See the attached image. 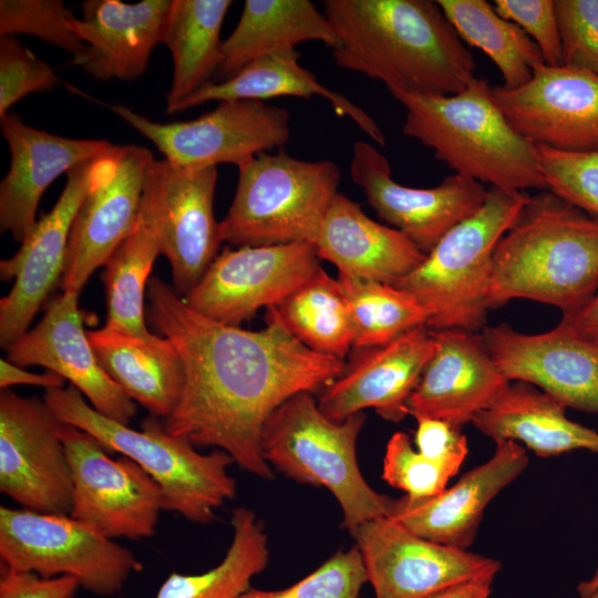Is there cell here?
Listing matches in <instances>:
<instances>
[{"mask_svg":"<svg viewBox=\"0 0 598 598\" xmlns=\"http://www.w3.org/2000/svg\"><path fill=\"white\" fill-rule=\"evenodd\" d=\"M148 318L176 348L183 389L164 426L197 448L226 452L246 472L272 480L261 454L264 425L291 396L320 393L338 379L343 359L316 352L285 326L276 307L258 331L213 320L195 311L158 277L146 291Z\"/></svg>","mask_w":598,"mask_h":598,"instance_id":"1","label":"cell"},{"mask_svg":"<svg viewBox=\"0 0 598 598\" xmlns=\"http://www.w3.org/2000/svg\"><path fill=\"white\" fill-rule=\"evenodd\" d=\"M323 13L340 40L336 65L389 92L453 95L476 78L473 54L436 1L324 0Z\"/></svg>","mask_w":598,"mask_h":598,"instance_id":"2","label":"cell"},{"mask_svg":"<svg viewBox=\"0 0 598 598\" xmlns=\"http://www.w3.org/2000/svg\"><path fill=\"white\" fill-rule=\"evenodd\" d=\"M598 289V217L539 190L498 240L488 309L529 299L573 310Z\"/></svg>","mask_w":598,"mask_h":598,"instance_id":"3","label":"cell"},{"mask_svg":"<svg viewBox=\"0 0 598 598\" xmlns=\"http://www.w3.org/2000/svg\"><path fill=\"white\" fill-rule=\"evenodd\" d=\"M390 93L405 110L403 134L456 174L511 192L547 189L536 145L509 124L487 80L453 95Z\"/></svg>","mask_w":598,"mask_h":598,"instance_id":"4","label":"cell"},{"mask_svg":"<svg viewBox=\"0 0 598 598\" xmlns=\"http://www.w3.org/2000/svg\"><path fill=\"white\" fill-rule=\"evenodd\" d=\"M44 401L58 419L99 440L110 452L136 462L161 486L165 511L190 523L209 524L237 493L228 473L235 462L224 451L202 453L186 437L173 435L148 415L141 430L97 412L73 385L45 390Z\"/></svg>","mask_w":598,"mask_h":598,"instance_id":"5","label":"cell"},{"mask_svg":"<svg viewBox=\"0 0 598 598\" xmlns=\"http://www.w3.org/2000/svg\"><path fill=\"white\" fill-rule=\"evenodd\" d=\"M364 421L362 412L332 421L312 393L301 392L271 413L260 440L261 454L272 470L334 496L341 526L350 534L369 520L390 516L394 505L369 485L358 465L355 445Z\"/></svg>","mask_w":598,"mask_h":598,"instance_id":"6","label":"cell"},{"mask_svg":"<svg viewBox=\"0 0 598 598\" xmlns=\"http://www.w3.org/2000/svg\"><path fill=\"white\" fill-rule=\"evenodd\" d=\"M526 192L489 187L483 206L456 225L408 276L394 283L412 293L433 330L484 328L493 254L528 200Z\"/></svg>","mask_w":598,"mask_h":598,"instance_id":"7","label":"cell"},{"mask_svg":"<svg viewBox=\"0 0 598 598\" xmlns=\"http://www.w3.org/2000/svg\"><path fill=\"white\" fill-rule=\"evenodd\" d=\"M231 205L219 221L221 241L243 246L315 244L341 173L332 161L264 152L238 167Z\"/></svg>","mask_w":598,"mask_h":598,"instance_id":"8","label":"cell"},{"mask_svg":"<svg viewBox=\"0 0 598 598\" xmlns=\"http://www.w3.org/2000/svg\"><path fill=\"white\" fill-rule=\"evenodd\" d=\"M0 561L19 571L71 576L89 592L112 597L143 570L133 551L70 515L0 507Z\"/></svg>","mask_w":598,"mask_h":598,"instance_id":"9","label":"cell"},{"mask_svg":"<svg viewBox=\"0 0 598 598\" xmlns=\"http://www.w3.org/2000/svg\"><path fill=\"white\" fill-rule=\"evenodd\" d=\"M106 106L151 141L164 159L184 168L226 163L238 167L290 137V112L264 101H221L196 118L172 123L153 121L123 104Z\"/></svg>","mask_w":598,"mask_h":598,"instance_id":"10","label":"cell"},{"mask_svg":"<svg viewBox=\"0 0 598 598\" xmlns=\"http://www.w3.org/2000/svg\"><path fill=\"white\" fill-rule=\"evenodd\" d=\"M61 437L72 474L70 516L114 540L152 537L165 511L158 483L130 457H112L81 429L63 424Z\"/></svg>","mask_w":598,"mask_h":598,"instance_id":"11","label":"cell"},{"mask_svg":"<svg viewBox=\"0 0 598 598\" xmlns=\"http://www.w3.org/2000/svg\"><path fill=\"white\" fill-rule=\"evenodd\" d=\"M62 425L44 399L1 390L0 491L22 508L71 514L72 474Z\"/></svg>","mask_w":598,"mask_h":598,"instance_id":"12","label":"cell"},{"mask_svg":"<svg viewBox=\"0 0 598 598\" xmlns=\"http://www.w3.org/2000/svg\"><path fill=\"white\" fill-rule=\"evenodd\" d=\"M319 259L310 243L225 249L184 299L205 317L239 327L305 285L321 268Z\"/></svg>","mask_w":598,"mask_h":598,"instance_id":"13","label":"cell"},{"mask_svg":"<svg viewBox=\"0 0 598 598\" xmlns=\"http://www.w3.org/2000/svg\"><path fill=\"white\" fill-rule=\"evenodd\" d=\"M217 167L190 169L155 159L148 171L142 206L168 260L173 287L186 296L218 255L219 221L214 216Z\"/></svg>","mask_w":598,"mask_h":598,"instance_id":"14","label":"cell"},{"mask_svg":"<svg viewBox=\"0 0 598 598\" xmlns=\"http://www.w3.org/2000/svg\"><path fill=\"white\" fill-rule=\"evenodd\" d=\"M375 598H426L450 586L495 578L501 563L423 538L392 516L369 520L350 534Z\"/></svg>","mask_w":598,"mask_h":598,"instance_id":"15","label":"cell"},{"mask_svg":"<svg viewBox=\"0 0 598 598\" xmlns=\"http://www.w3.org/2000/svg\"><path fill=\"white\" fill-rule=\"evenodd\" d=\"M111 153L71 169L52 209L37 220L18 251L1 260V280H14L9 293L0 300V346L4 350L28 331L34 316L61 282L74 218Z\"/></svg>","mask_w":598,"mask_h":598,"instance_id":"16","label":"cell"},{"mask_svg":"<svg viewBox=\"0 0 598 598\" xmlns=\"http://www.w3.org/2000/svg\"><path fill=\"white\" fill-rule=\"evenodd\" d=\"M349 173L375 214L425 255L483 206L488 190L456 173L431 188L401 185L392 178L386 156L365 141L353 144Z\"/></svg>","mask_w":598,"mask_h":598,"instance_id":"17","label":"cell"},{"mask_svg":"<svg viewBox=\"0 0 598 598\" xmlns=\"http://www.w3.org/2000/svg\"><path fill=\"white\" fill-rule=\"evenodd\" d=\"M154 161L153 153L140 145H117L110 154L74 218L60 282L62 291L80 293L130 234Z\"/></svg>","mask_w":598,"mask_h":598,"instance_id":"18","label":"cell"},{"mask_svg":"<svg viewBox=\"0 0 598 598\" xmlns=\"http://www.w3.org/2000/svg\"><path fill=\"white\" fill-rule=\"evenodd\" d=\"M493 96L509 124L534 145L598 151V75L542 63L526 84L493 86Z\"/></svg>","mask_w":598,"mask_h":598,"instance_id":"19","label":"cell"},{"mask_svg":"<svg viewBox=\"0 0 598 598\" xmlns=\"http://www.w3.org/2000/svg\"><path fill=\"white\" fill-rule=\"evenodd\" d=\"M79 295L62 291L45 303L40 322L9 346L7 359L19 365H40L78 389L101 414L130 424L136 403L103 370L83 329Z\"/></svg>","mask_w":598,"mask_h":598,"instance_id":"20","label":"cell"},{"mask_svg":"<svg viewBox=\"0 0 598 598\" xmlns=\"http://www.w3.org/2000/svg\"><path fill=\"white\" fill-rule=\"evenodd\" d=\"M481 334L508 381L530 384L566 408L598 413V348L558 324L526 334L501 323L484 326Z\"/></svg>","mask_w":598,"mask_h":598,"instance_id":"21","label":"cell"},{"mask_svg":"<svg viewBox=\"0 0 598 598\" xmlns=\"http://www.w3.org/2000/svg\"><path fill=\"white\" fill-rule=\"evenodd\" d=\"M10 151V168L0 183V229L22 243L37 223L47 188L78 165L111 153L100 138H72L28 125L13 113L0 117Z\"/></svg>","mask_w":598,"mask_h":598,"instance_id":"22","label":"cell"},{"mask_svg":"<svg viewBox=\"0 0 598 598\" xmlns=\"http://www.w3.org/2000/svg\"><path fill=\"white\" fill-rule=\"evenodd\" d=\"M435 349L406 402V413L457 426L486 410L509 385L481 333L433 330Z\"/></svg>","mask_w":598,"mask_h":598,"instance_id":"23","label":"cell"},{"mask_svg":"<svg viewBox=\"0 0 598 598\" xmlns=\"http://www.w3.org/2000/svg\"><path fill=\"white\" fill-rule=\"evenodd\" d=\"M427 328H415L385 346L359 350L343 373L319 393L321 412L340 422L373 409L386 421H402L408 415V399L435 349L433 330Z\"/></svg>","mask_w":598,"mask_h":598,"instance_id":"24","label":"cell"},{"mask_svg":"<svg viewBox=\"0 0 598 598\" xmlns=\"http://www.w3.org/2000/svg\"><path fill=\"white\" fill-rule=\"evenodd\" d=\"M493 455L434 497L394 501L390 516L414 534L447 546L467 549L489 502L526 468V448L511 440L496 441Z\"/></svg>","mask_w":598,"mask_h":598,"instance_id":"25","label":"cell"},{"mask_svg":"<svg viewBox=\"0 0 598 598\" xmlns=\"http://www.w3.org/2000/svg\"><path fill=\"white\" fill-rule=\"evenodd\" d=\"M172 0H87L82 16L70 22L72 32L86 45L72 63L91 76L130 81L141 76L151 54L162 44Z\"/></svg>","mask_w":598,"mask_h":598,"instance_id":"26","label":"cell"},{"mask_svg":"<svg viewBox=\"0 0 598 598\" xmlns=\"http://www.w3.org/2000/svg\"><path fill=\"white\" fill-rule=\"evenodd\" d=\"M315 247L339 274L394 285L425 258L404 234L370 218L338 193L321 224Z\"/></svg>","mask_w":598,"mask_h":598,"instance_id":"27","label":"cell"},{"mask_svg":"<svg viewBox=\"0 0 598 598\" xmlns=\"http://www.w3.org/2000/svg\"><path fill=\"white\" fill-rule=\"evenodd\" d=\"M99 363L107 375L150 415L166 419L176 406L184 369L165 337H140L109 326L87 331Z\"/></svg>","mask_w":598,"mask_h":598,"instance_id":"28","label":"cell"},{"mask_svg":"<svg viewBox=\"0 0 598 598\" xmlns=\"http://www.w3.org/2000/svg\"><path fill=\"white\" fill-rule=\"evenodd\" d=\"M318 41L336 50L340 40L327 16L309 0H246L239 21L223 40L213 82H223L268 54L297 51Z\"/></svg>","mask_w":598,"mask_h":598,"instance_id":"29","label":"cell"},{"mask_svg":"<svg viewBox=\"0 0 598 598\" xmlns=\"http://www.w3.org/2000/svg\"><path fill=\"white\" fill-rule=\"evenodd\" d=\"M566 409L542 390L514 382L472 423L495 442L515 441L539 456L576 450L598 454V432L568 419Z\"/></svg>","mask_w":598,"mask_h":598,"instance_id":"30","label":"cell"},{"mask_svg":"<svg viewBox=\"0 0 598 598\" xmlns=\"http://www.w3.org/2000/svg\"><path fill=\"white\" fill-rule=\"evenodd\" d=\"M298 51L260 56L223 82L200 87L167 114H175L210 101H265L280 96L326 99L339 116L350 117L375 144L384 146L385 136L375 121L346 95L323 85L315 73L299 62Z\"/></svg>","mask_w":598,"mask_h":598,"instance_id":"31","label":"cell"},{"mask_svg":"<svg viewBox=\"0 0 598 598\" xmlns=\"http://www.w3.org/2000/svg\"><path fill=\"white\" fill-rule=\"evenodd\" d=\"M231 3L230 0H172L162 38L173 60L166 113L213 82L223 44L220 30Z\"/></svg>","mask_w":598,"mask_h":598,"instance_id":"32","label":"cell"},{"mask_svg":"<svg viewBox=\"0 0 598 598\" xmlns=\"http://www.w3.org/2000/svg\"><path fill=\"white\" fill-rule=\"evenodd\" d=\"M233 538L223 560L212 569L185 575L172 573L155 598H238L268 564L264 523L252 509L237 507L231 514Z\"/></svg>","mask_w":598,"mask_h":598,"instance_id":"33","label":"cell"},{"mask_svg":"<svg viewBox=\"0 0 598 598\" xmlns=\"http://www.w3.org/2000/svg\"><path fill=\"white\" fill-rule=\"evenodd\" d=\"M461 40L483 51L497 66L503 86L526 84L544 63L537 44L514 22L502 18L485 0H437Z\"/></svg>","mask_w":598,"mask_h":598,"instance_id":"34","label":"cell"},{"mask_svg":"<svg viewBox=\"0 0 598 598\" xmlns=\"http://www.w3.org/2000/svg\"><path fill=\"white\" fill-rule=\"evenodd\" d=\"M158 255L157 231L141 204L132 230L104 265L106 326L140 337L153 334L145 322L144 298Z\"/></svg>","mask_w":598,"mask_h":598,"instance_id":"35","label":"cell"},{"mask_svg":"<svg viewBox=\"0 0 598 598\" xmlns=\"http://www.w3.org/2000/svg\"><path fill=\"white\" fill-rule=\"evenodd\" d=\"M288 330L309 349L343 359L353 349V324L344 292L320 268L276 307Z\"/></svg>","mask_w":598,"mask_h":598,"instance_id":"36","label":"cell"},{"mask_svg":"<svg viewBox=\"0 0 598 598\" xmlns=\"http://www.w3.org/2000/svg\"><path fill=\"white\" fill-rule=\"evenodd\" d=\"M353 324V349L390 343L400 336L427 326L429 315L409 291L394 285L339 274Z\"/></svg>","mask_w":598,"mask_h":598,"instance_id":"37","label":"cell"},{"mask_svg":"<svg viewBox=\"0 0 598 598\" xmlns=\"http://www.w3.org/2000/svg\"><path fill=\"white\" fill-rule=\"evenodd\" d=\"M462 464L460 460L427 457L416 451L406 433L395 432L385 447L382 478L403 491L406 499L424 501L444 491Z\"/></svg>","mask_w":598,"mask_h":598,"instance_id":"38","label":"cell"},{"mask_svg":"<svg viewBox=\"0 0 598 598\" xmlns=\"http://www.w3.org/2000/svg\"><path fill=\"white\" fill-rule=\"evenodd\" d=\"M74 17L62 0H1L0 35H33L75 59L86 45L70 29Z\"/></svg>","mask_w":598,"mask_h":598,"instance_id":"39","label":"cell"},{"mask_svg":"<svg viewBox=\"0 0 598 598\" xmlns=\"http://www.w3.org/2000/svg\"><path fill=\"white\" fill-rule=\"evenodd\" d=\"M368 577L358 547L338 550L316 570L279 590L250 587L238 598H361Z\"/></svg>","mask_w":598,"mask_h":598,"instance_id":"40","label":"cell"},{"mask_svg":"<svg viewBox=\"0 0 598 598\" xmlns=\"http://www.w3.org/2000/svg\"><path fill=\"white\" fill-rule=\"evenodd\" d=\"M547 189L598 217V151L564 152L536 145Z\"/></svg>","mask_w":598,"mask_h":598,"instance_id":"41","label":"cell"},{"mask_svg":"<svg viewBox=\"0 0 598 598\" xmlns=\"http://www.w3.org/2000/svg\"><path fill=\"white\" fill-rule=\"evenodd\" d=\"M59 83L54 70L16 37L0 38V117L23 97Z\"/></svg>","mask_w":598,"mask_h":598,"instance_id":"42","label":"cell"},{"mask_svg":"<svg viewBox=\"0 0 598 598\" xmlns=\"http://www.w3.org/2000/svg\"><path fill=\"white\" fill-rule=\"evenodd\" d=\"M563 65L598 75V0H555Z\"/></svg>","mask_w":598,"mask_h":598,"instance_id":"43","label":"cell"},{"mask_svg":"<svg viewBox=\"0 0 598 598\" xmlns=\"http://www.w3.org/2000/svg\"><path fill=\"white\" fill-rule=\"evenodd\" d=\"M493 7L537 44L545 64L563 65L555 0H494Z\"/></svg>","mask_w":598,"mask_h":598,"instance_id":"44","label":"cell"},{"mask_svg":"<svg viewBox=\"0 0 598 598\" xmlns=\"http://www.w3.org/2000/svg\"><path fill=\"white\" fill-rule=\"evenodd\" d=\"M0 570V598H74L81 587L71 576L45 578L6 566Z\"/></svg>","mask_w":598,"mask_h":598,"instance_id":"45","label":"cell"},{"mask_svg":"<svg viewBox=\"0 0 598 598\" xmlns=\"http://www.w3.org/2000/svg\"><path fill=\"white\" fill-rule=\"evenodd\" d=\"M414 432V447L431 458H453L464 462L467 439L462 427L443 420L417 416Z\"/></svg>","mask_w":598,"mask_h":598,"instance_id":"46","label":"cell"},{"mask_svg":"<svg viewBox=\"0 0 598 598\" xmlns=\"http://www.w3.org/2000/svg\"><path fill=\"white\" fill-rule=\"evenodd\" d=\"M559 327L598 348V289L579 307L563 312Z\"/></svg>","mask_w":598,"mask_h":598,"instance_id":"47","label":"cell"},{"mask_svg":"<svg viewBox=\"0 0 598 598\" xmlns=\"http://www.w3.org/2000/svg\"><path fill=\"white\" fill-rule=\"evenodd\" d=\"M65 380L59 374L48 371L44 373H34L27 371L8 359L0 361V389H10L18 384L37 385L45 390L63 388Z\"/></svg>","mask_w":598,"mask_h":598,"instance_id":"48","label":"cell"},{"mask_svg":"<svg viewBox=\"0 0 598 598\" xmlns=\"http://www.w3.org/2000/svg\"><path fill=\"white\" fill-rule=\"evenodd\" d=\"M493 578H477L458 582L426 598H489Z\"/></svg>","mask_w":598,"mask_h":598,"instance_id":"49","label":"cell"},{"mask_svg":"<svg viewBox=\"0 0 598 598\" xmlns=\"http://www.w3.org/2000/svg\"><path fill=\"white\" fill-rule=\"evenodd\" d=\"M580 598L587 597L598 590V569L585 581H581L577 588Z\"/></svg>","mask_w":598,"mask_h":598,"instance_id":"50","label":"cell"},{"mask_svg":"<svg viewBox=\"0 0 598 598\" xmlns=\"http://www.w3.org/2000/svg\"><path fill=\"white\" fill-rule=\"evenodd\" d=\"M584 598H598V590L595 591L594 594L587 596V597H584Z\"/></svg>","mask_w":598,"mask_h":598,"instance_id":"51","label":"cell"}]
</instances>
